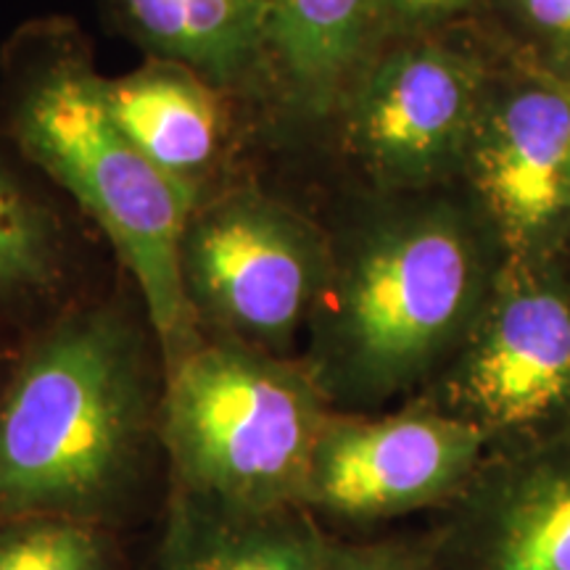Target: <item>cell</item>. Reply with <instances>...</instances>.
<instances>
[{"label": "cell", "mask_w": 570, "mask_h": 570, "mask_svg": "<svg viewBox=\"0 0 570 570\" xmlns=\"http://www.w3.org/2000/svg\"><path fill=\"white\" fill-rule=\"evenodd\" d=\"M331 265L302 360L333 410L381 412L423 394L465 344L508 246L462 183L362 188L327 227Z\"/></svg>", "instance_id": "obj_1"}, {"label": "cell", "mask_w": 570, "mask_h": 570, "mask_svg": "<svg viewBox=\"0 0 570 570\" xmlns=\"http://www.w3.org/2000/svg\"><path fill=\"white\" fill-rule=\"evenodd\" d=\"M161 404V352L125 309L92 304L40 327L0 381V523L117 531L164 458Z\"/></svg>", "instance_id": "obj_2"}, {"label": "cell", "mask_w": 570, "mask_h": 570, "mask_svg": "<svg viewBox=\"0 0 570 570\" xmlns=\"http://www.w3.org/2000/svg\"><path fill=\"white\" fill-rule=\"evenodd\" d=\"M0 135L101 225L138 285L164 367L202 338L180 275V244L202 202L148 159L111 114L106 80L67 38L32 27L3 53Z\"/></svg>", "instance_id": "obj_3"}, {"label": "cell", "mask_w": 570, "mask_h": 570, "mask_svg": "<svg viewBox=\"0 0 570 570\" xmlns=\"http://www.w3.org/2000/svg\"><path fill=\"white\" fill-rule=\"evenodd\" d=\"M331 412L304 360L202 336L164 367L169 491L240 510L304 508Z\"/></svg>", "instance_id": "obj_4"}, {"label": "cell", "mask_w": 570, "mask_h": 570, "mask_svg": "<svg viewBox=\"0 0 570 570\" xmlns=\"http://www.w3.org/2000/svg\"><path fill=\"white\" fill-rule=\"evenodd\" d=\"M412 402L475 425L489 452L570 433V256H508L454 360Z\"/></svg>", "instance_id": "obj_5"}, {"label": "cell", "mask_w": 570, "mask_h": 570, "mask_svg": "<svg viewBox=\"0 0 570 570\" xmlns=\"http://www.w3.org/2000/svg\"><path fill=\"white\" fill-rule=\"evenodd\" d=\"M497 59L470 21L381 42L341 101L344 146L365 188L460 183Z\"/></svg>", "instance_id": "obj_6"}, {"label": "cell", "mask_w": 570, "mask_h": 570, "mask_svg": "<svg viewBox=\"0 0 570 570\" xmlns=\"http://www.w3.org/2000/svg\"><path fill=\"white\" fill-rule=\"evenodd\" d=\"M327 265V227L254 188L198 202L180 244L198 333L283 356L306 333Z\"/></svg>", "instance_id": "obj_7"}, {"label": "cell", "mask_w": 570, "mask_h": 570, "mask_svg": "<svg viewBox=\"0 0 570 570\" xmlns=\"http://www.w3.org/2000/svg\"><path fill=\"white\" fill-rule=\"evenodd\" d=\"M487 452L479 428L423 402L381 412L333 410L302 504L327 529L356 531L441 512L473 481Z\"/></svg>", "instance_id": "obj_8"}, {"label": "cell", "mask_w": 570, "mask_h": 570, "mask_svg": "<svg viewBox=\"0 0 570 570\" xmlns=\"http://www.w3.org/2000/svg\"><path fill=\"white\" fill-rule=\"evenodd\" d=\"M460 183L510 256L562 252L570 240V85L499 51Z\"/></svg>", "instance_id": "obj_9"}, {"label": "cell", "mask_w": 570, "mask_h": 570, "mask_svg": "<svg viewBox=\"0 0 570 570\" xmlns=\"http://www.w3.org/2000/svg\"><path fill=\"white\" fill-rule=\"evenodd\" d=\"M431 525L439 570H570V433L487 452Z\"/></svg>", "instance_id": "obj_10"}, {"label": "cell", "mask_w": 570, "mask_h": 570, "mask_svg": "<svg viewBox=\"0 0 570 570\" xmlns=\"http://www.w3.org/2000/svg\"><path fill=\"white\" fill-rule=\"evenodd\" d=\"M336 539L306 508L240 510L169 491L151 570H327Z\"/></svg>", "instance_id": "obj_11"}, {"label": "cell", "mask_w": 570, "mask_h": 570, "mask_svg": "<svg viewBox=\"0 0 570 570\" xmlns=\"http://www.w3.org/2000/svg\"><path fill=\"white\" fill-rule=\"evenodd\" d=\"M111 114L156 167L190 188L219 148V104L198 71L156 61L119 80H106Z\"/></svg>", "instance_id": "obj_12"}, {"label": "cell", "mask_w": 570, "mask_h": 570, "mask_svg": "<svg viewBox=\"0 0 570 570\" xmlns=\"http://www.w3.org/2000/svg\"><path fill=\"white\" fill-rule=\"evenodd\" d=\"M267 46L294 98L336 109L377 48V0H267Z\"/></svg>", "instance_id": "obj_13"}, {"label": "cell", "mask_w": 570, "mask_h": 570, "mask_svg": "<svg viewBox=\"0 0 570 570\" xmlns=\"http://www.w3.org/2000/svg\"><path fill=\"white\" fill-rule=\"evenodd\" d=\"M142 46L198 71L233 80L267 46V0H114Z\"/></svg>", "instance_id": "obj_14"}, {"label": "cell", "mask_w": 570, "mask_h": 570, "mask_svg": "<svg viewBox=\"0 0 570 570\" xmlns=\"http://www.w3.org/2000/svg\"><path fill=\"white\" fill-rule=\"evenodd\" d=\"M38 175L0 135V320L40 304L67 273V233Z\"/></svg>", "instance_id": "obj_15"}, {"label": "cell", "mask_w": 570, "mask_h": 570, "mask_svg": "<svg viewBox=\"0 0 570 570\" xmlns=\"http://www.w3.org/2000/svg\"><path fill=\"white\" fill-rule=\"evenodd\" d=\"M0 570H127L117 531L88 520L24 515L0 523Z\"/></svg>", "instance_id": "obj_16"}, {"label": "cell", "mask_w": 570, "mask_h": 570, "mask_svg": "<svg viewBox=\"0 0 570 570\" xmlns=\"http://www.w3.org/2000/svg\"><path fill=\"white\" fill-rule=\"evenodd\" d=\"M468 21L510 59L570 85V0H479Z\"/></svg>", "instance_id": "obj_17"}, {"label": "cell", "mask_w": 570, "mask_h": 570, "mask_svg": "<svg viewBox=\"0 0 570 570\" xmlns=\"http://www.w3.org/2000/svg\"><path fill=\"white\" fill-rule=\"evenodd\" d=\"M327 570H439L436 529L373 539L338 537Z\"/></svg>", "instance_id": "obj_18"}, {"label": "cell", "mask_w": 570, "mask_h": 570, "mask_svg": "<svg viewBox=\"0 0 570 570\" xmlns=\"http://www.w3.org/2000/svg\"><path fill=\"white\" fill-rule=\"evenodd\" d=\"M479 0H377V46L465 24Z\"/></svg>", "instance_id": "obj_19"}, {"label": "cell", "mask_w": 570, "mask_h": 570, "mask_svg": "<svg viewBox=\"0 0 570 570\" xmlns=\"http://www.w3.org/2000/svg\"><path fill=\"white\" fill-rule=\"evenodd\" d=\"M566 252H568V256H570V240H568V246H566Z\"/></svg>", "instance_id": "obj_20"}, {"label": "cell", "mask_w": 570, "mask_h": 570, "mask_svg": "<svg viewBox=\"0 0 570 570\" xmlns=\"http://www.w3.org/2000/svg\"><path fill=\"white\" fill-rule=\"evenodd\" d=\"M3 375H6V373H0V381H3Z\"/></svg>", "instance_id": "obj_21"}]
</instances>
